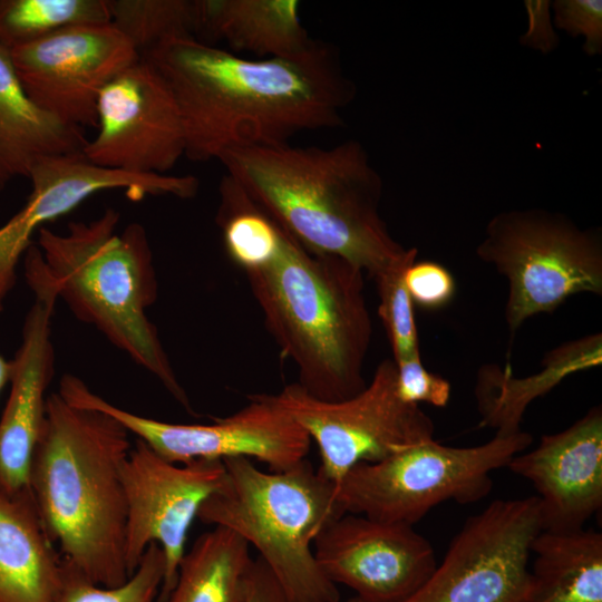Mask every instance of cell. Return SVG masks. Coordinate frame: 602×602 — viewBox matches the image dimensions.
I'll use <instances>...</instances> for the list:
<instances>
[{
  "label": "cell",
  "mask_w": 602,
  "mask_h": 602,
  "mask_svg": "<svg viewBox=\"0 0 602 602\" xmlns=\"http://www.w3.org/2000/svg\"><path fill=\"white\" fill-rule=\"evenodd\" d=\"M541 530L536 496L493 501L465 521L428 579L398 602H527L531 545Z\"/></svg>",
  "instance_id": "8fae6325"
},
{
  "label": "cell",
  "mask_w": 602,
  "mask_h": 602,
  "mask_svg": "<svg viewBox=\"0 0 602 602\" xmlns=\"http://www.w3.org/2000/svg\"><path fill=\"white\" fill-rule=\"evenodd\" d=\"M222 462L224 483L203 503L197 518L253 545L289 602H338L339 590L313 553L319 533L344 514L336 484L307 459L281 472H263L244 457Z\"/></svg>",
  "instance_id": "8992f818"
},
{
  "label": "cell",
  "mask_w": 602,
  "mask_h": 602,
  "mask_svg": "<svg viewBox=\"0 0 602 602\" xmlns=\"http://www.w3.org/2000/svg\"><path fill=\"white\" fill-rule=\"evenodd\" d=\"M537 491L542 530L582 528L602 507V408L594 406L566 429L507 466Z\"/></svg>",
  "instance_id": "e0dca14e"
},
{
  "label": "cell",
  "mask_w": 602,
  "mask_h": 602,
  "mask_svg": "<svg viewBox=\"0 0 602 602\" xmlns=\"http://www.w3.org/2000/svg\"><path fill=\"white\" fill-rule=\"evenodd\" d=\"M165 570L158 544H151L136 570L120 585L107 588L93 583L62 560V576L56 602H157Z\"/></svg>",
  "instance_id": "4316f807"
},
{
  "label": "cell",
  "mask_w": 602,
  "mask_h": 602,
  "mask_svg": "<svg viewBox=\"0 0 602 602\" xmlns=\"http://www.w3.org/2000/svg\"><path fill=\"white\" fill-rule=\"evenodd\" d=\"M532 443L520 430L470 447L445 446L433 438L381 460L359 463L336 484L344 513L414 525L436 505L477 502L493 487L491 473L506 467Z\"/></svg>",
  "instance_id": "52a82bcc"
},
{
  "label": "cell",
  "mask_w": 602,
  "mask_h": 602,
  "mask_svg": "<svg viewBox=\"0 0 602 602\" xmlns=\"http://www.w3.org/2000/svg\"><path fill=\"white\" fill-rule=\"evenodd\" d=\"M347 602H363V601L355 595L351 599H349Z\"/></svg>",
  "instance_id": "e575fe53"
},
{
  "label": "cell",
  "mask_w": 602,
  "mask_h": 602,
  "mask_svg": "<svg viewBox=\"0 0 602 602\" xmlns=\"http://www.w3.org/2000/svg\"><path fill=\"white\" fill-rule=\"evenodd\" d=\"M82 129L40 109L26 94L11 61L0 47V192L18 177L29 178L42 157L82 153Z\"/></svg>",
  "instance_id": "ffe728a7"
},
{
  "label": "cell",
  "mask_w": 602,
  "mask_h": 602,
  "mask_svg": "<svg viewBox=\"0 0 602 602\" xmlns=\"http://www.w3.org/2000/svg\"><path fill=\"white\" fill-rule=\"evenodd\" d=\"M527 14V28L520 42L543 54L553 51L560 38L552 21L551 1L527 0L524 2Z\"/></svg>",
  "instance_id": "1f68e13d"
},
{
  "label": "cell",
  "mask_w": 602,
  "mask_h": 602,
  "mask_svg": "<svg viewBox=\"0 0 602 602\" xmlns=\"http://www.w3.org/2000/svg\"><path fill=\"white\" fill-rule=\"evenodd\" d=\"M554 28L572 37H582L583 50L589 56L602 51V1L556 0L551 2Z\"/></svg>",
  "instance_id": "f1b7e54d"
},
{
  "label": "cell",
  "mask_w": 602,
  "mask_h": 602,
  "mask_svg": "<svg viewBox=\"0 0 602 602\" xmlns=\"http://www.w3.org/2000/svg\"><path fill=\"white\" fill-rule=\"evenodd\" d=\"M61 576L31 491L0 493V602H56Z\"/></svg>",
  "instance_id": "d6986e66"
},
{
  "label": "cell",
  "mask_w": 602,
  "mask_h": 602,
  "mask_svg": "<svg viewBox=\"0 0 602 602\" xmlns=\"http://www.w3.org/2000/svg\"><path fill=\"white\" fill-rule=\"evenodd\" d=\"M142 58L169 86L185 134V156L219 159L230 149L288 143L337 127L355 97L328 47L292 58L246 59L194 37L171 39Z\"/></svg>",
  "instance_id": "6da1fadb"
},
{
  "label": "cell",
  "mask_w": 602,
  "mask_h": 602,
  "mask_svg": "<svg viewBox=\"0 0 602 602\" xmlns=\"http://www.w3.org/2000/svg\"><path fill=\"white\" fill-rule=\"evenodd\" d=\"M217 161L254 205L308 250L342 258L371 278L409 250L380 215L382 181L357 140L329 148L239 147Z\"/></svg>",
  "instance_id": "7a4b0ae2"
},
{
  "label": "cell",
  "mask_w": 602,
  "mask_h": 602,
  "mask_svg": "<svg viewBox=\"0 0 602 602\" xmlns=\"http://www.w3.org/2000/svg\"><path fill=\"white\" fill-rule=\"evenodd\" d=\"M129 431L107 412L52 392L30 468V491L62 560L95 584L113 588L129 573L122 468Z\"/></svg>",
  "instance_id": "3957f363"
},
{
  "label": "cell",
  "mask_w": 602,
  "mask_h": 602,
  "mask_svg": "<svg viewBox=\"0 0 602 602\" xmlns=\"http://www.w3.org/2000/svg\"><path fill=\"white\" fill-rule=\"evenodd\" d=\"M119 216L109 207L89 223H69L65 234L39 229L38 244L23 254L27 283L37 299H61L77 319L95 326L193 414L146 314L158 295L147 233L139 223L118 233Z\"/></svg>",
  "instance_id": "277c9868"
},
{
  "label": "cell",
  "mask_w": 602,
  "mask_h": 602,
  "mask_svg": "<svg viewBox=\"0 0 602 602\" xmlns=\"http://www.w3.org/2000/svg\"><path fill=\"white\" fill-rule=\"evenodd\" d=\"M28 97L61 123L95 126L101 90L138 59L132 42L110 22L59 29L10 50Z\"/></svg>",
  "instance_id": "4fadbf2b"
},
{
  "label": "cell",
  "mask_w": 602,
  "mask_h": 602,
  "mask_svg": "<svg viewBox=\"0 0 602 602\" xmlns=\"http://www.w3.org/2000/svg\"><path fill=\"white\" fill-rule=\"evenodd\" d=\"M272 396L315 443L318 470L334 484L359 463L381 460L434 435L430 417L400 398L394 359L382 360L370 382L344 400L315 399L297 382Z\"/></svg>",
  "instance_id": "9c48e42d"
},
{
  "label": "cell",
  "mask_w": 602,
  "mask_h": 602,
  "mask_svg": "<svg viewBox=\"0 0 602 602\" xmlns=\"http://www.w3.org/2000/svg\"><path fill=\"white\" fill-rule=\"evenodd\" d=\"M58 392L74 405L113 416L129 434L176 464L244 457L266 464L270 470L281 472L305 459L310 449L308 434L269 394L249 396L246 406L227 417L214 418L213 424L187 425L122 409L70 373L62 376Z\"/></svg>",
  "instance_id": "30bf717a"
},
{
  "label": "cell",
  "mask_w": 602,
  "mask_h": 602,
  "mask_svg": "<svg viewBox=\"0 0 602 602\" xmlns=\"http://www.w3.org/2000/svg\"><path fill=\"white\" fill-rule=\"evenodd\" d=\"M235 532L214 526L185 552L165 602H245L253 559Z\"/></svg>",
  "instance_id": "cb8c5ba5"
},
{
  "label": "cell",
  "mask_w": 602,
  "mask_h": 602,
  "mask_svg": "<svg viewBox=\"0 0 602 602\" xmlns=\"http://www.w3.org/2000/svg\"><path fill=\"white\" fill-rule=\"evenodd\" d=\"M418 250L407 254L378 273L379 317L386 329L395 361L420 356L412 301L405 283L407 269L416 261Z\"/></svg>",
  "instance_id": "83f0119b"
},
{
  "label": "cell",
  "mask_w": 602,
  "mask_h": 602,
  "mask_svg": "<svg viewBox=\"0 0 602 602\" xmlns=\"http://www.w3.org/2000/svg\"><path fill=\"white\" fill-rule=\"evenodd\" d=\"M405 283L412 303L429 310L445 307L456 290L450 272L431 261H415L406 271Z\"/></svg>",
  "instance_id": "4dcf8cb0"
},
{
  "label": "cell",
  "mask_w": 602,
  "mask_h": 602,
  "mask_svg": "<svg viewBox=\"0 0 602 602\" xmlns=\"http://www.w3.org/2000/svg\"><path fill=\"white\" fill-rule=\"evenodd\" d=\"M108 22L109 0H0V47L10 51L69 26Z\"/></svg>",
  "instance_id": "d4e9b609"
},
{
  "label": "cell",
  "mask_w": 602,
  "mask_h": 602,
  "mask_svg": "<svg viewBox=\"0 0 602 602\" xmlns=\"http://www.w3.org/2000/svg\"><path fill=\"white\" fill-rule=\"evenodd\" d=\"M397 367V389L400 398L408 404L447 406L452 387L447 379L427 370L420 356L395 361Z\"/></svg>",
  "instance_id": "f546056e"
},
{
  "label": "cell",
  "mask_w": 602,
  "mask_h": 602,
  "mask_svg": "<svg viewBox=\"0 0 602 602\" xmlns=\"http://www.w3.org/2000/svg\"><path fill=\"white\" fill-rule=\"evenodd\" d=\"M531 553L536 557L527 602H602L600 532L541 530Z\"/></svg>",
  "instance_id": "603a6c76"
},
{
  "label": "cell",
  "mask_w": 602,
  "mask_h": 602,
  "mask_svg": "<svg viewBox=\"0 0 602 602\" xmlns=\"http://www.w3.org/2000/svg\"><path fill=\"white\" fill-rule=\"evenodd\" d=\"M109 11L110 23L140 57L171 39L197 33L195 1L109 0Z\"/></svg>",
  "instance_id": "484cf974"
},
{
  "label": "cell",
  "mask_w": 602,
  "mask_h": 602,
  "mask_svg": "<svg viewBox=\"0 0 602 602\" xmlns=\"http://www.w3.org/2000/svg\"><path fill=\"white\" fill-rule=\"evenodd\" d=\"M29 179L32 190L26 204L0 227V311L16 283L19 260L32 244L33 233L46 223L103 191L123 190L129 200L138 202L147 195L192 198L200 185L192 175H139L103 167L82 153L42 157L32 167Z\"/></svg>",
  "instance_id": "2e32d148"
},
{
  "label": "cell",
  "mask_w": 602,
  "mask_h": 602,
  "mask_svg": "<svg viewBox=\"0 0 602 602\" xmlns=\"http://www.w3.org/2000/svg\"><path fill=\"white\" fill-rule=\"evenodd\" d=\"M224 479L222 460L176 464L138 438L132 446L122 468L127 508L125 559L130 575L147 547L159 545L165 570L157 602H165L173 590L188 530Z\"/></svg>",
  "instance_id": "7c38bea8"
},
{
  "label": "cell",
  "mask_w": 602,
  "mask_h": 602,
  "mask_svg": "<svg viewBox=\"0 0 602 602\" xmlns=\"http://www.w3.org/2000/svg\"><path fill=\"white\" fill-rule=\"evenodd\" d=\"M323 574L363 602H398L437 565L431 544L412 525L344 513L313 542Z\"/></svg>",
  "instance_id": "9a60e30c"
},
{
  "label": "cell",
  "mask_w": 602,
  "mask_h": 602,
  "mask_svg": "<svg viewBox=\"0 0 602 602\" xmlns=\"http://www.w3.org/2000/svg\"><path fill=\"white\" fill-rule=\"evenodd\" d=\"M195 6L197 32L259 59L298 57L319 46L302 26L295 0H195Z\"/></svg>",
  "instance_id": "44dd1931"
},
{
  "label": "cell",
  "mask_w": 602,
  "mask_h": 602,
  "mask_svg": "<svg viewBox=\"0 0 602 602\" xmlns=\"http://www.w3.org/2000/svg\"><path fill=\"white\" fill-rule=\"evenodd\" d=\"M56 302L36 299L12 361L10 391L0 417V493L30 491V468L45 420L47 389L55 372L51 317Z\"/></svg>",
  "instance_id": "ac0fdd59"
},
{
  "label": "cell",
  "mask_w": 602,
  "mask_h": 602,
  "mask_svg": "<svg viewBox=\"0 0 602 602\" xmlns=\"http://www.w3.org/2000/svg\"><path fill=\"white\" fill-rule=\"evenodd\" d=\"M245 602H289L278 580L260 556L253 559L251 565Z\"/></svg>",
  "instance_id": "d6a6232c"
},
{
  "label": "cell",
  "mask_w": 602,
  "mask_h": 602,
  "mask_svg": "<svg viewBox=\"0 0 602 602\" xmlns=\"http://www.w3.org/2000/svg\"><path fill=\"white\" fill-rule=\"evenodd\" d=\"M97 135L82 149L91 163L127 173L166 174L185 156L175 97L154 65L138 59L101 90Z\"/></svg>",
  "instance_id": "5bb4252c"
},
{
  "label": "cell",
  "mask_w": 602,
  "mask_h": 602,
  "mask_svg": "<svg viewBox=\"0 0 602 602\" xmlns=\"http://www.w3.org/2000/svg\"><path fill=\"white\" fill-rule=\"evenodd\" d=\"M244 272L265 326L294 362L304 392L340 401L366 387L372 323L362 270L308 250L282 229L276 252Z\"/></svg>",
  "instance_id": "5b68a950"
},
{
  "label": "cell",
  "mask_w": 602,
  "mask_h": 602,
  "mask_svg": "<svg viewBox=\"0 0 602 602\" xmlns=\"http://www.w3.org/2000/svg\"><path fill=\"white\" fill-rule=\"evenodd\" d=\"M12 371V361L0 355V392L9 383Z\"/></svg>",
  "instance_id": "836d02e7"
},
{
  "label": "cell",
  "mask_w": 602,
  "mask_h": 602,
  "mask_svg": "<svg viewBox=\"0 0 602 602\" xmlns=\"http://www.w3.org/2000/svg\"><path fill=\"white\" fill-rule=\"evenodd\" d=\"M601 362L602 336L594 333L559 346L545 356L538 372L525 378H515L509 366H483L475 386L479 426L491 427L501 435L520 431L523 415L534 399L571 373Z\"/></svg>",
  "instance_id": "7402d4cb"
},
{
  "label": "cell",
  "mask_w": 602,
  "mask_h": 602,
  "mask_svg": "<svg viewBox=\"0 0 602 602\" xmlns=\"http://www.w3.org/2000/svg\"><path fill=\"white\" fill-rule=\"evenodd\" d=\"M477 256L508 282L511 336L533 315L552 313L570 297L602 294V236L546 210L504 211L489 220Z\"/></svg>",
  "instance_id": "ba28073f"
}]
</instances>
